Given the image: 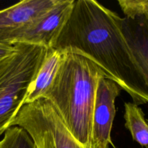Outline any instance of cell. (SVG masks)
<instances>
[{"label": "cell", "instance_id": "cell-10", "mask_svg": "<svg viewBox=\"0 0 148 148\" xmlns=\"http://www.w3.org/2000/svg\"><path fill=\"white\" fill-rule=\"evenodd\" d=\"M125 127L131 135L133 141L139 145L148 148V121L139 106L133 102L124 104Z\"/></svg>", "mask_w": 148, "mask_h": 148}, {"label": "cell", "instance_id": "cell-1", "mask_svg": "<svg viewBox=\"0 0 148 148\" xmlns=\"http://www.w3.org/2000/svg\"><path fill=\"white\" fill-rule=\"evenodd\" d=\"M119 17L97 1L75 0L52 48L88 58L130 95L133 103L144 105L148 103V89L120 30Z\"/></svg>", "mask_w": 148, "mask_h": 148}, {"label": "cell", "instance_id": "cell-12", "mask_svg": "<svg viewBox=\"0 0 148 148\" xmlns=\"http://www.w3.org/2000/svg\"><path fill=\"white\" fill-rule=\"evenodd\" d=\"M118 3L124 17H142L148 20V0H118Z\"/></svg>", "mask_w": 148, "mask_h": 148}, {"label": "cell", "instance_id": "cell-13", "mask_svg": "<svg viewBox=\"0 0 148 148\" xmlns=\"http://www.w3.org/2000/svg\"><path fill=\"white\" fill-rule=\"evenodd\" d=\"M17 50L16 45H9L0 43V63L12 55Z\"/></svg>", "mask_w": 148, "mask_h": 148}, {"label": "cell", "instance_id": "cell-6", "mask_svg": "<svg viewBox=\"0 0 148 148\" xmlns=\"http://www.w3.org/2000/svg\"><path fill=\"white\" fill-rule=\"evenodd\" d=\"M121 88L107 77L99 80L91 125V145L94 148H108L115 116V100Z\"/></svg>", "mask_w": 148, "mask_h": 148}, {"label": "cell", "instance_id": "cell-3", "mask_svg": "<svg viewBox=\"0 0 148 148\" xmlns=\"http://www.w3.org/2000/svg\"><path fill=\"white\" fill-rule=\"evenodd\" d=\"M16 51L0 63V136L24 106L46 55L43 46L17 43Z\"/></svg>", "mask_w": 148, "mask_h": 148}, {"label": "cell", "instance_id": "cell-9", "mask_svg": "<svg viewBox=\"0 0 148 148\" xmlns=\"http://www.w3.org/2000/svg\"><path fill=\"white\" fill-rule=\"evenodd\" d=\"M62 58L63 53L62 52L52 48L48 49L44 60L32 84L25 104L32 103L43 98L53 83Z\"/></svg>", "mask_w": 148, "mask_h": 148}, {"label": "cell", "instance_id": "cell-14", "mask_svg": "<svg viewBox=\"0 0 148 148\" xmlns=\"http://www.w3.org/2000/svg\"><path fill=\"white\" fill-rule=\"evenodd\" d=\"M113 147H114V148H116L115 147V146H113Z\"/></svg>", "mask_w": 148, "mask_h": 148}, {"label": "cell", "instance_id": "cell-11", "mask_svg": "<svg viewBox=\"0 0 148 148\" xmlns=\"http://www.w3.org/2000/svg\"><path fill=\"white\" fill-rule=\"evenodd\" d=\"M0 148H36L28 133L17 126L11 127L0 140Z\"/></svg>", "mask_w": 148, "mask_h": 148}, {"label": "cell", "instance_id": "cell-4", "mask_svg": "<svg viewBox=\"0 0 148 148\" xmlns=\"http://www.w3.org/2000/svg\"><path fill=\"white\" fill-rule=\"evenodd\" d=\"M24 129L36 148H94L77 141L49 101L45 98L25 104L11 127Z\"/></svg>", "mask_w": 148, "mask_h": 148}, {"label": "cell", "instance_id": "cell-7", "mask_svg": "<svg viewBox=\"0 0 148 148\" xmlns=\"http://www.w3.org/2000/svg\"><path fill=\"white\" fill-rule=\"evenodd\" d=\"M59 0H23L0 10V43L9 39L52 10Z\"/></svg>", "mask_w": 148, "mask_h": 148}, {"label": "cell", "instance_id": "cell-8", "mask_svg": "<svg viewBox=\"0 0 148 148\" xmlns=\"http://www.w3.org/2000/svg\"><path fill=\"white\" fill-rule=\"evenodd\" d=\"M119 25L139 75L148 89V20L120 17Z\"/></svg>", "mask_w": 148, "mask_h": 148}, {"label": "cell", "instance_id": "cell-2", "mask_svg": "<svg viewBox=\"0 0 148 148\" xmlns=\"http://www.w3.org/2000/svg\"><path fill=\"white\" fill-rule=\"evenodd\" d=\"M62 53L63 58L56 77L42 98L51 103L77 141L90 147L97 86L105 75L88 58L71 52Z\"/></svg>", "mask_w": 148, "mask_h": 148}, {"label": "cell", "instance_id": "cell-5", "mask_svg": "<svg viewBox=\"0 0 148 148\" xmlns=\"http://www.w3.org/2000/svg\"><path fill=\"white\" fill-rule=\"evenodd\" d=\"M74 1L59 0L48 12L15 33L7 44L24 43L51 49L69 18Z\"/></svg>", "mask_w": 148, "mask_h": 148}]
</instances>
